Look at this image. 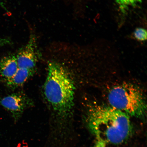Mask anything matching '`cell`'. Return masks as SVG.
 I'll return each mask as SVG.
<instances>
[{"mask_svg": "<svg viewBox=\"0 0 147 147\" xmlns=\"http://www.w3.org/2000/svg\"><path fill=\"white\" fill-rule=\"evenodd\" d=\"M44 91L46 100L57 116V125L50 134V137L63 142L65 137L63 123L72 107L75 86L67 70L57 62L49 63Z\"/></svg>", "mask_w": 147, "mask_h": 147, "instance_id": "1", "label": "cell"}, {"mask_svg": "<svg viewBox=\"0 0 147 147\" xmlns=\"http://www.w3.org/2000/svg\"><path fill=\"white\" fill-rule=\"evenodd\" d=\"M130 117L110 105H97L88 110V127L98 146L119 144L130 136L132 126Z\"/></svg>", "mask_w": 147, "mask_h": 147, "instance_id": "2", "label": "cell"}, {"mask_svg": "<svg viewBox=\"0 0 147 147\" xmlns=\"http://www.w3.org/2000/svg\"><path fill=\"white\" fill-rule=\"evenodd\" d=\"M109 105L130 117H142L146 114V98L136 85L125 83L115 86L108 96Z\"/></svg>", "mask_w": 147, "mask_h": 147, "instance_id": "3", "label": "cell"}, {"mask_svg": "<svg viewBox=\"0 0 147 147\" xmlns=\"http://www.w3.org/2000/svg\"><path fill=\"white\" fill-rule=\"evenodd\" d=\"M36 38L34 33H31L27 43L18 51L16 57L18 68L35 69L41 55L38 49Z\"/></svg>", "mask_w": 147, "mask_h": 147, "instance_id": "4", "label": "cell"}, {"mask_svg": "<svg viewBox=\"0 0 147 147\" xmlns=\"http://www.w3.org/2000/svg\"><path fill=\"white\" fill-rule=\"evenodd\" d=\"M0 103L10 112L14 120L17 121L30 102L24 95L20 93H15L3 97L0 101Z\"/></svg>", "mask_w": 147, "mask_h": 147, "instance_id": "5", "label": "cell"}, {"mask_svg": "<svg viewBox=\"0 0 147 147\" xmlns=\"http://www.w3.org/2000/svg\"><path fill=\"white\" fill-rule=\"evenodd\" d=\"M18 69L15 55H7L3 57L0 61V76L5 82L12 78Z\"/></svg>", "mask_w": 147, "mask_h": 147, "instance_id": "6", "label": "cell"}, {"mask_svg": "<svg viewBox=\"0 0 147 147\" xmlns=\"http://www.w3.org/2000/svg\"><path fill=\"white\" fill-rule=\"evenodd\" d=\"M35 69H18L12 78L5 82L8 87L12 89L21 87L32 76Z\"/></svg>", "mask_w": 147, "mask_h": 147, "instance_id": "7", "label": "cell"}, {"mask_svg": "<svg viewBox=\"0 0 147 147\" xmlns=\"http://www.w3.org/2000/svg\"><path fill=\"white\" fill-rule=\"evenodd\" d=\"M134 36L138 40L144 41L147 38L146 31L144 29L138 28L134 32Z\"/></svg>", "mask_w": 147, "mask_h": 147, "instance_id": "8", "label": "cell"}, {"mask_svg": "<svg viewBox=\"0 0 147 147\" xmlns=\"http://www.w3.org/2000/svg\"><path fill=\"white\" fill-rule=\"evenodd\" d=\"M117 3L123 7L132 5L139 2L141 0H116Z\"/></svg>", "mask_w": 147, "mask_h": 147, "instance_id": "9", "label": "cell"}, {"mask_svg": "<svg viewBox=\"0 0 147 147\" xmlns=\"http://www.w3.org/2000/svg\"><path fill=\"white\" fill-rule=\"evenodd\" d=\"M11 44V41L9 38H0V47Z\"/></svg>", "mask_w": 147, "mask_h": 147, "instance_id": "10", "label": "cell"}, {"mask_svg": "<svg viewBox=\"0 0 147 147\" xmlns=\"http://www.w3.org/2000/svg\"><path fill=\"white\" fill-rule=\"evenodd\" d=\"M5 0H0V7L4 6V3Z\"/></svg>", "mask_w": 147, "mask_h": 147, "instance_id": "11", "label": "cell"}]
</instances>
